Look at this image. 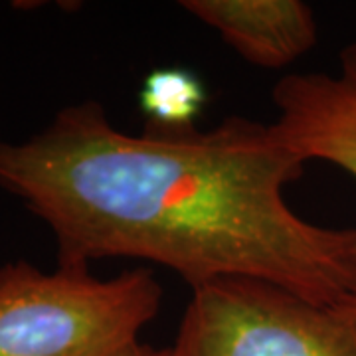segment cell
Masks as SVG:
<instances>
[{
    "label": "cell",
    "mask_w": 356,
    "mask_h": 356,
    "mask_svg": "<svg viewBox=\"0 0 356 356\" xmlns=\"http://www.w3.org/2000/svg\"><path fill=\"white\" fill-rule=\"evenodd\" d=\"M305 166L269 123L129 133L97 102L0 140V188L50 228L58 266L127 257L192 291L242 277L331 301L356 289V228L318 226L289 206Z\"/></svg>",
    "instance_id": "6da1fadb"
},
{
    "label": "cell",
    "mask_w": 356,
    "mask_h": 356,
    "mask_svg": "<svg viewBox=\"0 0 356 356\" xmlns=\"http://www.w3.org/2000/svg\"><path fill=\"white\" fill-rule=\"evenodd\" d=\"M153 269L0 266V356H125L163 307Z\"/></svg>",
    "instance_id": "7a4b0ae2"
},
{
    "label": "cell",
    "mask_w": 356,
    "mask_h": 356,
    "mask_svg": "<svg viewBox=\"0 0 356 356\" xmlns=\"http://www.w3.org/2000/svg\"><path fill=\"white\" fill-rule=\"evenodd\" d=\"M170 356H356V289L315 301L261 280L192 291Z\"/></svg>",
    "instance_id": "3957f363"
},
{
    "label": "cell",
    "mask_w": 356,
    "mask_h": 356,
    "mask_svg": "<svg viewBox=\"0 0 356 356\" xmlns=\"http://www.w3.org/2000/svg\"><path fill=\"white\" fill-rule=\"evenodd\" d=\"M271 99L269 125L283 147L305 165L323 161L356 178V42L339 54L337 74H287Z\"/></svg>",
    "instance_id": "277c9868"
},
{
    "label": "cell",
    "mask_w": 356,
    "mask_h": 356,
    "mask_svg": "<svg viewBox=\"0 0 356 356\" xmlns=\"http://www.w3.org/2000/svg\"><path fill=\"white\" fill-rule=\"evenodd\" d=\"M180 6L257 67L281 70L317 44L315 14L301 0H182Z\"/></svg>",
    "instance_id": "5b68a950"
},
{
    "label": "cell",
    "mask_w": 356,
    "mask_h": 356,
    "mask_svg": "<svg viewBox=\"0 0 356 356\" xmlns=\"http://www.w3.org/2000/svg\"><path fill=\"white\" fill-rule=\"evenodd\" d=\"M208 103V91L196 72L186 67H156L143 79L139 107L147 117V127H196V119Z\"/></svg>",
    "instance_id": "8992f818"
},
{
    "label": "cell",
    "mask_w": 356,
    "mask_h": 356,
    "mask_svg": "<svg viewBox=\"0 0 356 356\" xmlns=\"http://www.w3.org/2000/svg\"><path fill=\"white\" fill-rule=\"evenodd\" d=\"M125 356H170V348H154L149 344L139 343L135 348H131Z\"/></svg>",
    "instance_id": "52a82bcc"
}]
</instances>
